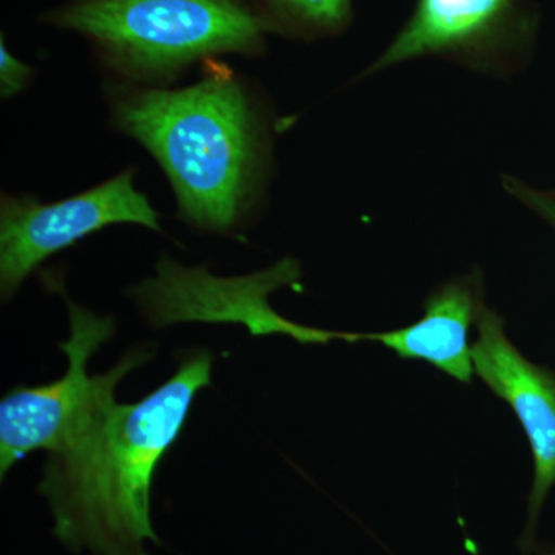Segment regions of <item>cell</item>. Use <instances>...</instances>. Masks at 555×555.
Masks as SVG:
<instances>
[{"label":"cell","instance_id":"cell-1","mask_svg":"<svg viewBox=\"0 0 555 555\" xmlns=\"http://www.w3.org/2000/svg\"><path fill=\"white\" fill-rule=\"evenodd\" d=\"M188 87L105 80L109 126L133 139L166 175L178 219L232 236L257 217L272 160L264 104L241 73L218 60Z\"/></svg>","mask_w":555,"mask_h":555},{"label":"cell","instance_id":"cell-2","mask_svg":"<svg viewBox=\"0 0 555 555\" xmlns=\"http://www.w3.org/2000/svg\"><path fill=\"white\" fill-rule=\"evenodd\" d=\"M214 356L182 358L173 377L137 403L108 390L89 422L43 466L39 492L68 550L93 555H150L159 545L152 525V485L163 456L188 422L196 393L210 385Z\"/></svg>","mask_w":555,"mask_h":555},{"label":"cell","instance_id":"cell-3","mask_svg":"<svg viewBox=\"0 0 555 555\" xmlns=\"http://www.w3.org/2000/svg\"><path fill=\"white\" fill-rule=\"evenodd\" d=\"M40 24L89 43L105 80L169 89L222 56H262L268 30L247 0H65Z\"/></svg>","mask_w":555,"mask_h":555},{"label":"cell","instance_id":"cell-4","mask_svg":"<svg viewBox=\"0 0 555 555\" xmlns=\"http://www.w3.org/2000/svg\"><path fill=\"white\" fill-rule=\"evenodd\" d=\"M69 338L61 343L68 358L64 377L51 385L16 386L0 401V476L5 477L30 452L49 454L67 447L108 390L153 357L147 347L126 353L107 374L90 377L89 360L115 334V321L65 297Z\"/></svg>","mask_w":555,"mask_h":555},{"label":"cell","instance_id":"cell-5","mask_svg":"<svg viewBox=\"0 0 555 555\" xmlns=\"http://www.w3.org/2000/svg\"><path fill=\"white\" fill-rule=\"evenodd\" d=\"M137 167L78 195L47 203L30 193L0 198V294L13 298L22 284L53 255L116 224L163 233L159 214L134 185Z\"/></svg>","mask_w":555,"mask_h":555},{"label":"cell","instance_id":"cell-6","mask_svg":"<svg viewBox=\"0 0 555 555\" xmlns=\"http://www.w3.org/2000/svg\"><path fill=\"white\" fill-rule=\"evenodd\" d=\"M297 280L298 268L291 259L255 275L215 278L206 269H189L163 258L156 276L139 284L131 294L153 324L243 321L255 334H286L306 343L337 338L334 332L288 323L270 308V292Z\"/></svg>","mask_w":555,"mask_h":555},{"label":"cell","instance_id":"cell-7","mask_svg":"<svg viewBox=\"0 0 555 555\" xmlns=\"http://www.w3.org/2000/svg\"><path fill=\"white\" fill-rule=\"evenodd\" d=\"M478 339L473 346L474 372L516 412L534 455V483L528 502V525L521 546L534 543L543 502L555 485V372L526 360L507 339L505 323L481 306Z\"/></svg>","mask_w":555,"mask_h":555},{"label":"cell","instance_id":"cell-8","mask_svg":"<svg viewBox=\"0 0 555 555\" xmlns=\"http://www.w3.org/2000/svg\"><path fill=\"white\" fill-rule=\"evenodd\" d=\"M525 0H416L414 11L367 75L425 56L485 61L532 35Z\"/></svg>","mask_w":555,"mask_h":555},{"label":"cell","instance_id":"cell-9","mask_svg":"<svg viewBox=\"0 0 555 555\" xmlns=\"http://www.w3.org/2000/svg\"><path fill=\"white\" fill-rule=\"evenodd\" d=\"M480 309L473 284L454 281L430 295L425 317L411 326L383 334H349V341L382 343L400 358L427 361L449 377L470 383L473 347L467 335Z\"/></svg>","mask_w":555,"mask_h":555},{"label":"cell","instance_id":"cell-10","mask_svg":"<svg viewBox=\"0 0 555 555\" xmlns=\"http://www.w3.org/2000/svg\"><path fill=\"white\" fill-rule=\"evenodd\" d=\"M269 35L317 40L341 35L353 17V0H247Z\"/></svg>","mask_w":555,"mask_h":555},{"label":"cell","instance_id":"cell-11","mask_svg":"<svg viewBox=\"0 0 555 555\" xmlns=\"http://www.w3.org/2000/svg\"><path fill=\"white\" fill-rule=\"evenodd\" d=\"M35 68L25 64L11 53L5 42V35L0 36V98L13 100L30 86Z\"/></svg>","mask_w":555,"mask_h":555},{"label":"cell","instance_id":"cell-12","mask_svg":"<svg viewBox=\"0 0 555 555\" xmlns=\"http://www.w3.org/2000/svg\"><path fill=\"white\" fill-rule=\"evenodd\" d=\"M505 188L511 195L516 196L520 203L531 208L555 229V192L529 188L514 178H505Z\"/></svg>","mask_w":555,"mask_h":555},{"label":"cell","instance_id":"cell-13","mask_svg":"<svg viewBox=\"0 0 555 555\" xmlns=\"http://www.w3.org/2000/svg\"><path fill=\"white\" fill-rule=\"evenodd\" d=\"M543 555H555V550L554 551H550V553H546V554H543Z\"/></svg>","mask_w":555,"mask_h":555}]
</instances>
